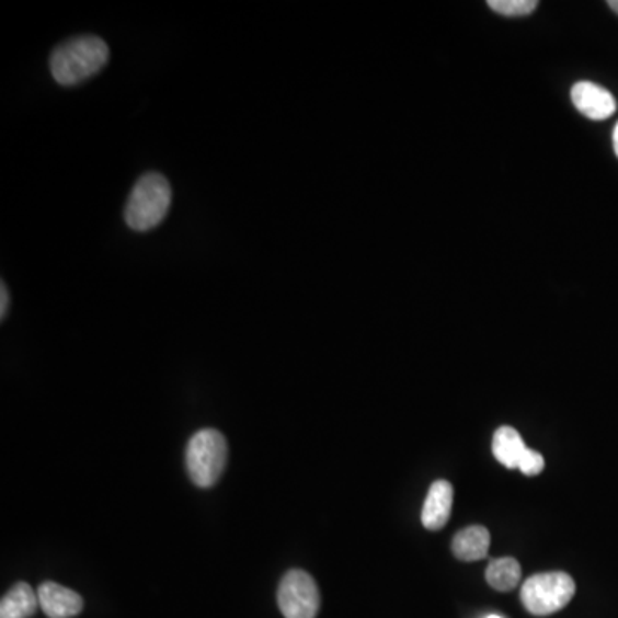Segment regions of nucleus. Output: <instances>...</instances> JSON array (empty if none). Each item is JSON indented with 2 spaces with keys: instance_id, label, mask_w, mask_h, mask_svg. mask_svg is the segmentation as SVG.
<instances>
[{
  "instance_id": "14",
  "label": "nucleus",
  "mask_w": 618,
  "mask_h": 618,
  "mask_svg": "<svg viewBox=\"0 0 618 618\" xmlns=\"http://www.w3.org/2000/svg\"><path fill=\"white\" fill-rule=\"evenodd\" d=\"M545 469V459L539 456L538 453L527 448V453L524 454L523 459H520L519 471H523L527 476H536Z\"/></svg>"
},
{
  "instance_id": "11",
  "label": "nucleus",
  "mask_w": 618,
  "mask_h": 618,
  "mask_svg": "<svg viewBox=\"0 0 618 618\" xmlns=\"http://www.w3.org/2000/svg\"><path fill=\"white\" fill-rule=\"evenodd\" d=\"M38 607V593L30 584L18 583L0 602V618H30Z\"/></svg>"
},
{
  "instance_id": "18",
  "label": "nucleus",
  "mask_w": 618,
  "mask_h": 618,
  "mask_svg": "<svg viewBox=\"0 0 618 618\" xmlns=\"http://www.w3.org/2000/svg\"><path fill=\"white\" fill-rule=\"evenodd\" d=\"M487 618H504V617H500V615H490V617Z\"/></svg>"
},
{
  "instance_id": "5",
  "label": "nucleus",
  "mask_w": 618,
  "mask_h": 618,
  "mask_svg": "<svg viewBox=\"0 0 618 618\" xmlns=\"http://www.w3.org/2000/svg\"><path fill=\"white\" fill-rule=\"evenodd\" d=\"M278 608L286 618H314L320 610V591L305 571H289L278 586Z\"/></svg>"
},
{
  "instance_id": "1",
  "label": "nucleus",
  "mask_w": 618,
  "mask_h": 618,
  "mask_svg": "<svg viewBox=\"0 0 618 618\" xmlns=\"http://www.w3.org/2000/svg\"><path fill=\"white\" fill-rule=\"evenodd\" d=\"M108 57V45L100 36H75L52 52V76L62 87H75L102 71L107 66Z\"/></svg>"
},
{
  "instance_id": "2",
  "label": "nucleus",
  "mask_w": 618,
  "mask_h": 618,
  "mask_svg": "<svg viewBox=\"0 0 618 618\" xmlns=\"http://www.w3.org/2000/svg\"><path fill=\"white\" fill-rule=\"evenodd\" d=\"M172 205V187L159 172H147L138 179L127 198L124 220L138 232L154 229L162 224Z\"/></svg>"
},
{
  "instance_id": "12",
  "label": "nucleus",
  "mask_w": 618,
  "mask_h": 618,
  "mask_svg": "<svg viewBox=\"0 0 618 618\" xmlns=\"http://www.w3.org/2000/svg\"><path fill=\"white\" fill-rule=\"evenodd\" d=\"M520 565L517 560L512 557L496 559L490 562L487 569V581L493 590L512 591L520 583Z\"/></svg>"
},
{
  "instance_id": "6",
  "label": "nucleus",
  "mask_w": 618,
  "mask_h": 618,
  "mask_svg": "<svg viewBox=\"0 0 618 618\" xmlns=\"http://www.w3.org/2000/svg\"><path fill=\"white\" fill-rule=\"evenodd\" d=\"M572 103L581 114L593 121L608 119L617 111V102L607 88L591 81H579L571 92Z\"/></svg>"
},
{
  "instance_id": "4",
  "label": "nucleus",
  "mask_w": 618,
  "mask_h": 618,
  "mask_svg": "<svg viewBox=\"0 0 618 618\" xmlns=\"http://www.w3.org/2000/svg\"><path fill=\"white\" fill-rule=\"evenodd\" d=\"M227 464V442L217 430H202L187 445L186 466L196 487L210 488L220 480Z\"/></svg>"
},
{
  "instance_id": "16",
  "label": "nucleus",
  "mask_w": 618,
  "mask_h": 618,
  "mask_svg": "<svg viewBox=\"0 0 618 618\" xmlns=\"http://www.w3.org/2000/svg\"><path fill=\"white\" fill-rule=\"evenodd\" d=\"M614 148H615V153H617L618 157V124L617 126H615V131H614Z\"/></svg>"
},
{
  "instance_id": "3",
  "label": "nucleus",
  "mask_w": 618,
  "mask_h": 618,
  "mask_svg": "<svg viewBox=\"0 0 618 618\" xmlns=\"http://www.w3.org/2000/svg\"><path fill=\"white\" fill-rule=\"evenodd\" d=\"M575 595L574 579L566 572L531 575L520 587V602L529 614L547 617L565 608Z\"/></svg>"
},
{
  "instance_id": "7",
  "label": "nucleus",
  "mask_w": 618,
  "mask_h": 618,
  "mask_svg": "<svg viewBox=\"0 0 618 618\" xmlns=\"http://www.w3.org/2000/svg\"><path fill=\"white\" fill-rule=\"evenodd\" d=\"M36 593L41 608L48 618H71L83 610V598L76 591L60 584H41Z\"/></svg>"
},
{
  "instance_id": "8",
  "label": "nucleus",
  "mask_w": 618,
  "mask_h": 618,
  "mask_svg": "<svg viewBox=\"0 0 618 618\" xmlns=\"http://www.w3.org/2000/svg\"><path fill=\"white\" fill-rule=\"evenodd\" d=\"M454 504V487L448 481H435L424 500L421 520L428 531H440L450 519Z\"/></svg>"
},
{
  "instance_id": "13",
  "label": "nucleus",
  "mask_w": 618,
  "mask_h": 618,
  "mask_svg": "<svg viewBox=\"0 0 618 618\" xmlns=\"http://www.w3.org/2000/svg\"><path fill=\"white\" fill-rule=\"evenodd\" d=\"M490 9L499 12L502 16L520 18L529 16L538 8L536 0H490Z\"/></svg>"
},
{
  "instance_id": "10",
  "label": "nucleus",
  "mask_w": 618,
  "mask_h": 618,
  "mask_svg": "<svg viewBox=\"0 0 618 618\" xmlns=\"http://www.w3.org/2000/svg\"><path fill=\"white\" fill-rule=\"evenodd\" d=\"M527 453L523 436L511 426H502L493 435V456L508 469H519L520 459Z\"/></svg>"
},
{
  "instance_id": "17",
  "label": "nucleus",
  "mask_w": 618,
  "mask_h": 618,
  "mask_svg": "<svg viewBox=\"0 0 618 618\" xmlns=\"http://www.w3.org/2000/svg\"><path fill=\"white\" fill-rule=\"evenodd\" d=\"M608 5H610L611 11L617 12L618 14V0H610Z\"/></svg>"
},
{
  "instance_id": "9",
  "label": "nucleus",
  "mask_w": 618,
  "mask_h": 618,
  "mask_svg": "<svg viewBox=\"0 0 618 618\" xmlns=\"http://www.w3.org/2000/svg\"><path fill=\"white\" fill-rule=\"evenodd\" d=\"M492 536L483 526H469L457 533L453 539V553L462 562L483 560L490 551Z\"/></svg>"
},
{
  "instance_id": "15",
  "label": "nucleus",
  "mask_w": 618,
  "mask_h": 618,
  "mask_svg": "<svg viewBox=\"0 0 618 618\" xmlns=\"http://www.w3.org/2000/svg\"><path fill=\"white\" fill-rule=\"evenodd\" d=\"M0 301H2V305H0V317L5 318L9 308V290L5 284L0 286Z\"/></svg>"
}]
</instances>
